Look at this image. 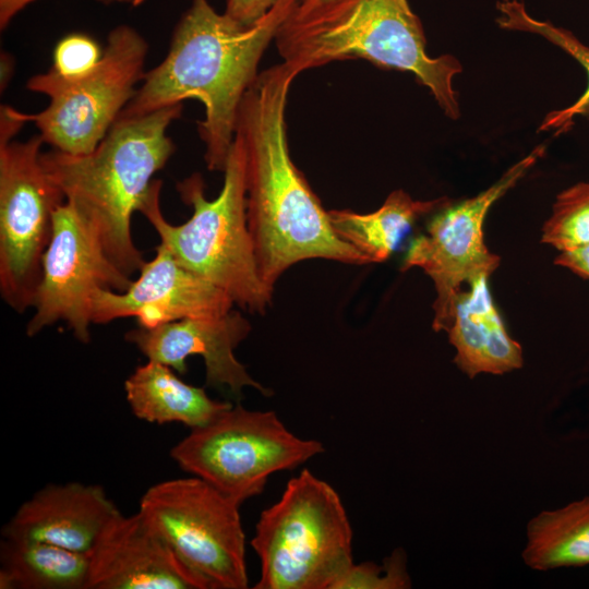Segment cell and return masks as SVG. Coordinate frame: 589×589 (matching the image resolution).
<instances>
[{"instance_id": "21", "label": "cell", "mask_w": 589, "mask_h": 589, "mask_svg": "<svg viewBox=\"0 0 589 589\" xmlns=\"http://www.w3.org/2000/svg\"><path fill=\"white\" fill-rule=\"evenodd\" d=\"M522 560L536 570L589 565V496L533 517Z\"/></svg>"}, {"instance_id": "9", "label": "cell", "mask_w": 589, "mask_h": 589, "mask_svg": "<svg viewBox=\"0 0 589 589\" xmlns=\"http://www.w3.org/2000/svg\"><path fill=\"white\" fill-rule=\"evenodd\" d=\"M240 505L192 476L147 489L139 512L203 589H245V534Z\"/></svg>"}, {"instance_id": "3", "label": "cell", "mask_w": 589, "mask_h": 589, "mask_svg": "<svg viewBox=\"0 0 589 589\" xmlns=\"http://www.w3.org/2000/svg\"><path fill=\"white\" fill-rule=\"evenodd\" d=\"M275 43L298 74L350 59L409 72L448 118L460 116L453 82L461 63L450 55H428L422 23L408 0H328L303 13L293 10Z\"/></svg>"}, {"instance_id": "4", "label": "cell", "mask_w": 589, "mask_h": 589, "mask_svg": "<svg viewBox=\"0 0 589 589\" xmlns=\"http://www.w3.org/2000/svg\"><path fill=\"white\" fill-rule=\"evenodd\" d=\"M181 112L182 104L120 117L85 155L41 153V164L65 202L95 231L110 261L130 277L145 263L132 238L131 218L154 175L175 152L168 129Z\"/></svg>"}, {"instance_id": "1", "label": "cell", "mask_w": 589, "mask_h": 589, "mask_svg": "<svg viewBox=\"0 0 589 589\" xmlns=\"http://www.w3.org/2000/svg\"><path fill=\"white\" fill-rule=\"evenodd\" d=\"M298 75L285 62L260 72L243 97L236 129L247 152L248 227L260 276L272 290L300 261L369 264L336 235L328 211L291 159L286 106Z\"/></svg>"}, {"instance_id": "8", "label": "cell", "mask_w": 589, "mask_h": 589, "mask_svg": "<svg viewBox=\"0 0 589 589\" xmlns=\"http://www.w3.org/2000/svg\"><path fill=\"white\" fill-rule=\"evenodd\" d=\"M148 52L145 38L129 25L110 31L97 67L76 80H64L51 70L32 76L27 88L49 98L37 113L15 110L16 117L34 122L44 143L53 149L85 155L106 136L133 98L144 77Z\"/></svg>"}, {"instance_id": "18", "label": "cell", "mask_w": 589, "mask_h": 589, "mask_svg": "<svg viewBox=\"0 0 589 589\" xmlns=\"http://www.w3.org/2000/svg\"><path fill=\"white\" fill-rule=\"evenodd\" d=\"M132 413L151 423L179 422L190 429L203 426L232 402L211 398L204 388L183 382L172 369L147 360L124 382Z\"/></svg>"}, {"instance_id": "10", "label": "cell", "mask_w": 589, "mask_h": 589, "mask_svg": "<svg viewBox=\"0 0 589 589\" xmlns=\"http://www.w3.org/2000/svg\"><path fill=\"white\" fill-rule=\"evenodd\" d=\"M39 134L0 136V293L15 312L33 308L53 215L65 202L41 164Z\"/></svg>"}, {"instance_id": "27", "label": "cell", "mask_w": 589, "mask_h": 589, "mask_svg": "<svg viewBox=\"0 0 589 589\" xmlns=\"http://www.w3.org/2000/svg\"><path fill=\"white\" fill-rule=\"evenodd\" d=\"M554 262L579 277L589 279V244L560 252Z\"/></svg>"}, {"instance_id": "14", "label": "cell", "mask_w": 589, "mask_h": 589, "mask_svg": "<svg viewBox=\"0 0 589 589\" xmlns=\"http://www.w3.org/2000/svg\"><path fill=\"white\" fill-rule=\"evenodd\" d=\"M251 332V324L240 312L231 310L219 316L187 317L153 328L139 326L125 334L147 360L156 361L185 374V359L201 356L205 364V384L227 389L240 397L245 387L265 396L272 392L255 381L236 358L235 350Z\"/></svg>"}, {"instance_id": "11", "label": "cell", "mask_w": 589, "mask_h": 589, "mask_svg": "<svg viewBox=\"0 0 589 589\" xmlns=\"http://www.w3.org/2000/svg\"><path fill=\"white\" fill-rule=\"evenodd\" d=\"M545 145L536 146L508 168L491 187L476 196L449 202L434 213L426 231L409 245L402 269L421 268L433 281V329L447 330L460 286L498 267L500 257L484 243L483 224L491 206L512 189L544 155Z\"/></svg>"}, {"instance_id": "22", "label": "cell", "mask_w": 589, "mask_h": 589, "mask_svg": "<svg viewBox=\"0 0 589 589\" xmlns=\"http://www.w3.org/2000/svg\"><path fill=\"white\" fill-rule=\"evenodd\" d=\"M496 23L507 31L528 32L540 35L572 56L586 70L588 85L581 96L566 108L550 111L542 120L539 131L567 132L581 117L589 120V46L585 45L570 31L551 22L531 16L520 0H501L496 3Z\"/></svg>"}, {"instance_id": "16", "label": "cell", "mask_w": 589, "mask_h": 589, "mask_svg": "<svg viewBox=\"0 0 589 589\" xmlns=\"http://www.w3.org/2000/svg\"><path fill=\"white\" fill-rule=\"evenodd\" d=\"M118 514L100 485L48 484L19 507L1 534L3 539L46 542L89 554Z\"/></svg>"}, {"instance_id": "25", "label": "cell", "mask_w": 589, "mask_h": 589, "mask_svg": "<svg viewBox=\"0 0 589 589\" xmlns=\"http://www.w3.org/2000/svg\"><path fill=\"white\" fill-rule=\"evenodd\" d=\"M104 50L92 37L74 33L63 37L53 51L51 71L64 80H76L92 72Z\"/></svg>"}, {"instance_id": "12", "label": "cell", "mask_w": 589, "mask_h": 589, "mask_svg": "<svg viewBox=\"0 0 589 589\" xmlns=\"http://www.w3.org/2000/svg\"><path fill=\"white\" fill-rule=\"evenodd\" d=\"M132 281L110 261L85 219L64 202L53 215L52 236L43 256L27 336L61 321L79 341L88 342L94 290L124 292Z\"/></svg>"}, {"instance_id": "19", "label": "cell", "mask_w": 589, "mask_h": 589, "mask_svg": "<svg viewBox=\"0 0 589 589\" xmlns=\"http://www.w3.org/2000/svg\"><path fill=\"white\" fill-rule=\"evenodd\" d=\"M448 197L414 200L406 191H393L376 211L360 214L351 209H330L328 217L336 235L351 244L369 263L386 261L404 236L421 217L448 204Z\"/></svg>"}, {"instance_id": "23", "label": "cell", "mask_w": 589, "mask_h": 589, "mask_svg": "<svg viewBox=\"0 0 589 589\" xmlns=\"http://www.w3.org/2000/svg\"><path fill=\"white\" fill-rule=\"evenodd\" d=\"M541 242L560 252L589 244V182L564 189L542 227Z\"/></svg>"}, {"instance_id": "6", "label": "cell", "mask_w": 589, "mask_h": 589, "mask_svg": "<svg viewBox=\"0 0 589 589\" xmlns=\"http://www.w3.org/2000/svg\"><path fill=\"white\" fill-rule=\"evenodd\" d=\"M352 528L337 491L308 469L291 478L256 522L255 589H335L353 564Z\"/></svg>"}, {"instance_id": "2", "label": "cell", "mask_w": 589, "mask_h": 589, "mask_svg": "<svg viewBox=\"0 0 589 589\" xmlns=\"http://www.w3.org/2000/svg\"><path fill=\"white\" fill-rule=\"evenodd\" d=\"M299 0H279L260 21L244 26L217 12L209 0H192L176 25L164 60L145 72L120 117L142 116L197 99L204 118L197 132L211 171H224L241 103L259 64Z\"/></svg>"}, {"instance_id": "7", "label": "cell", "mask_w": 589, "mask_h": 589, "mask_svg": "<svg viewBox=\"0 0 589 589\" xmlns=\"http://www.w3.org/2000/svg\"><path fill=\"white\" fill-rule=\"evenodd\" d=\"M323 452L321 442L297 436L275 411L238 404L191 429L170 457L241 505L260 495L272 474L296 469Z\"/></svg>"}, {"instance_id": "20", "label": "cell", "mask_w": 589, "mask_h": 589, "mask_svg": "<svg viewBox=\"0 0 589 589\" xmlns=\"http://www.w3.org/2000/svg\"><path fill=\"white\" fill-rule=\"evenodd\" d=\"M1 589H87L89 554L37 541L3 539Z\"/></svg>"}, {"instance_id": "26", "label": "cell", "mask_w": 589, "mask_h": 589, "mask_svg": "<svg viewBox=\"0 0 589 589\" xmlns=\"http://www.w3.org/2000/svg\"><path fill=\"white\" fill-rule=\"evenodd\" d=\"M279 0H226L224 13L241 25L260 21Z\"/></svg>"}, {"instance_id": "24", "label": "cell", "mask_w": 589, "mask_h": 589, "mask_svg": "<svg viewBox=\"0 0 589 589\" xmlns=\"http://www.w3.org/2000/svg\"><path fill=\"white\" fill-rule=\"evenodd\" d=\"M411 587L407 557L396 549L378 565L372 562L352 564L335 589H406Z\"/></svg>"}, {"instance_id": "13", "label": "cell", "mask_w": 589, "mask_h": 589, "mask_svg": "<svg viewBox=\"0 0 589 589\" xmlns=\"http://www.w3.org/2000/svg\"><path fill=\"white\" fill-rule=\"evenodd\" d=\"M139 273V278L124 292L94 290L93 324L133 316L139 326L153 328L187 317L224 315L235 304L224 290L178 263L163 243Z\"/></svg>"}, {"instance_id": "5", "label": "cell", "mask_w": 589, "mask_h": 589, "mask_svg": "<svg viewBox=\"0 0 589 589\" xmlns=\"http://www.w3.org/2000/svg\"><path fill=\"white\" fill-rule=\"evenodd\" d=\"M217 197L208 200L200 173L177 183L193 213L181 225L170 224L160 207L163 181H152L139 204L178 263L224 290L243 310L263 314L273 290L262 280L247 219V152L236 131Z\"/></svg>"}, {"instance_id": "15", "label": "cell", "mask_w": 589, "mask_h": 589, "mask_svg": "<svg viewBox=\"0 0 589 589\" xmlns=\"http://www.w3.org/2000/svg\"><path fill=\"white\" fill-rule=\"evenodd\" d=\"M87 589H203L137 512L118 514L89 552Z\"/></svg>"}, {"instance_id": "17", "label": "cell", "mask_w": 589, "mask_h": 589, "mask_svg": "<svg viewBox=\"0 0 589 589\" xmlns=\"http://www.w3.org/2000/svg\"><path fill=\"white\" fill-rule=\"evenodd\" d=\"M489 277L472 280L467 291H459L447 328L456 349L455 364L467 376L504 374L524 364L521 346L513 339L493 302Z\"/></svg>"}, {"instance_id": "28", "label": "cell", "mask_w": 589, "mask_h": 589, "mask_svg": "<svg viewBox=\"0 0 589 589\" xmlns=\"http://www.w3.org/2000/svg\"><path fill=\"white\" fill-rule=\"evenodd\" d=\"M35 0H0V28L4 29L11 21ZM104 2H120L137 4L143 0H101Z\"/></svg>"}, {"instance_id": "29", "label": "cell", "mask_w": 589, "mask_h": 589, "mask_svg": "<svg viewBox=\"0 0 589 589\" xmlns=\"http://www.w3.org/2000/svg\"><path fill=\"white\" fill-rule=\"evenodd\" d=\"M326 1L328 0H299L294 11L298 13H303L318 7Z\"/></svg>"}]
</instances>
